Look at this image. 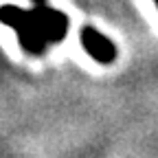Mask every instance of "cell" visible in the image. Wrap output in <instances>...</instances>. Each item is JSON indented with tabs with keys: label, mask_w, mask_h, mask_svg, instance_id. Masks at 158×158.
<instances>
[{
	"label": "cell",
	"mask_w": 158,
	"mask_h": 158,
	"mask_svg": "<svg viewBox=\"0 0 158 158\" xmlns=\"http://www.w3.org/2000/svg\"><path fill=\"white\" fill-rule=\"evenodd\" d=\"M154 5H156V9H158V0H154Z\"/></svg>",
	"instance_id": "277c9868"
},
{
	"label": "cell",
	"mask_w": 158,
	"mask_h": 158,
	"mask_svg": "<svg viewBox=\"0 0 158 158\" xmlns=\"http://www.w3.org/2000/svg\"><path fill=\"white\" fill-rule=\"evenodd\" d=\"M33 5H46V0H31Z\"/></svg>",
	"instance_id": "3957f363"
},
{
	"label": "cell",
	"mask_w": 158,
	"mask_h": 158,
	"mask_svg": "<svg viewBox=\"0 0 158 158\" xmlns=\"http://www.w3.org/2000/svg\"><path fill=\"white\" fill-rule=\"evenodd\" d=\"M0 24L9 27L22 51L31 57L44 55L48 44H59L68 33L70 20L64 11L53 9L48 5H33L22 9L15 5L0 7Z\"/></svg>",
	"instance_id": "6da1fadb"
},
{
	"label": "cell",
	"mask_w": 158,
	"mask_h": 158,
	"mask_svg": "<svg viewBox=\"0 0 158 158\" xmlns=\"http://www.w3.org/2000/svg\"><path fill=\"white\" fill-rule=\"evenodd\" d=\"M79 42H81V48L88 53L90 59H94L97 64H103V66H110L116 62V44L108 35H103L99 29L94 27H84L79 31Z\"/></svg>",
	"instance_id": "7a4b0ae2"
}]
</instances>
